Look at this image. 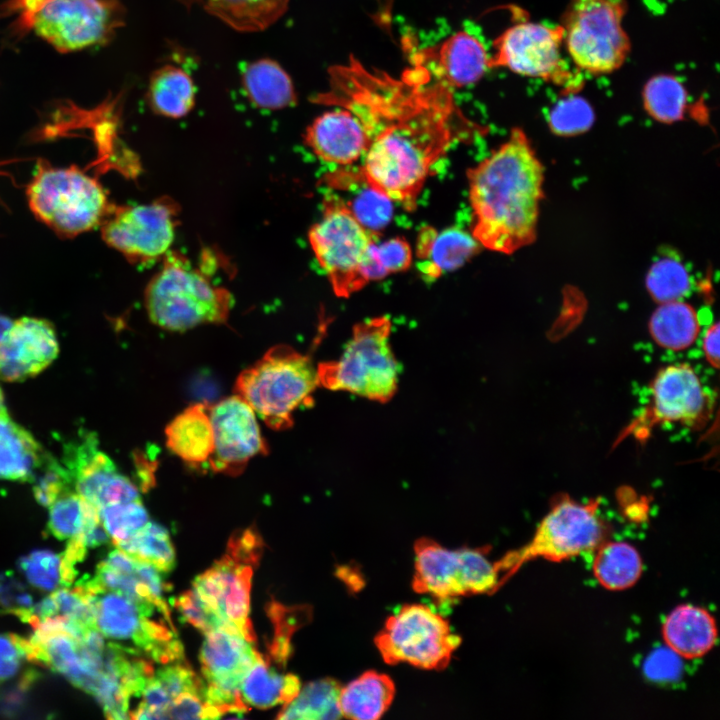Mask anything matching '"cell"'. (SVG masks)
I'll use <instances>...</instances> for the list:
<instances>
[{"instance_id": "6", "label": "cell", "mask_w": 720, "mask_h": 720, "mask_svg": "<svg viewBox=\"0 0 720 720\" xmlns=\"http://www.w3.org/2000/svg\"><path fill=\"white\" fill-rule=\"evenodd\" d=\"M319 266L338 297H349L369 283L368 270L376 232L366 228L344 201L324 200L321 219L309 233Z\"/></svg>"}, {"instance_id": "31", "label": "cell", "mask_w": 720, "mask_h": 720, "mask_svg": "<svg viewBox=\"0 0 720 720\" xmlns=\"http://www.w3.org/2000/svg\"><path fill=\"white\" fill-rule=\"evenodd\" d=\"M649 332L659 346L680 351L696 341L700 324L691 305L675 300L660 303L650 318Z\"/></svg>"}, {"instance_id": "24", "label": "cell", "mask_w": 720, "mask_h": 720, "mask_svg": "<svg viewBox=\"0 0 720 720\" xmlns=\"http://www.w3.org/2000/svg\"><path fill=\"white\" fill-rule=\"evenodd\" d=\"M168 449L186 464L208 462L213 452V430L209 406L196 403L174 417L165 429Z\"/></svg>"}, {"instance_id": "50", "label": "cell", "mask_w": 720, "mask_h": 720, "mask_svg": "<svg viewBox=\"0 0 720 720\" xmlns=\"http://www.w3.org/2000/svg\"><path fill=\"white\" fill-rule=\"evenodd\" d=\"M24 660H28L27 639L0 634V682L12 678Z\"/></svg>"}, {"instance_id": "21", "label": "cell", "mask_w": 720, "mask_h": 720, "mask_svg": "<svg viewBox=\"0 0 720 720\" xmlns=\"http://www.w3.org/2000/svg\"><path fill=\"white\" fill-rule=\"evenodd\" d=\"M58 342L46 320L23 317L12 323L0 341V379L20 381L34 376L57 356Z\"/></svg>"}, {"instance_id": "18", "label": "cell", "mask_w": 720, "mask_h": 720, "mask_svg": "<svg viewBox=\"0 0 720 720\" xmlns=\"http://www.w3.org/2000/svg\"><path fill=\"white\" fill-rule=\"evenodd\" d=\"M213 452L208 460L215 473L240 474L248 462L268 453L255 412L237 394L209 407Z\"/></svg>"}, {"instance_id": "7", "label": "cell", "mask_w": 720, "mask_h": 720, "mask_svg": "<svg viewBox=\"0 0 720 720\" xmlns=\"http://www.w3.org/2000/svg\"><path fill=\"white\" fill-rule=\"evenodd\" d=\"M626 0H569L562 16L564 49L579 71L609 74L626 61L630 38L623 27Z\"/></svg>"}, {"instance_id": "8", "label": "cell", "mask_w": 720, "mask_h": 720, "mask_svg": "<svg viewBox=\"0 0 720 720\" xmlns=\"http://www.w3.org/2000/svg\"><path fill=\"white\" fill-rule=\"evenodd\" d=\"M598 507L596 499L580 503L567 495L556 496L530 542L497 561L500 573L505 572L501 585L533 558L562 561L597 549L608 532Z\"/></svg>"}, {"instance_id": "22", "label": "cell", "mask_w": 720, "mask_h": 720, "mask_svg": "<svg viewBox=\"0 0 720 720\" xmlns=\"http://www.w3.org/2000/svg\"><path fill=\"white\" fill-rule=\"evenodd\" d=\"M305 143L323 161L349 166L364 156L368 137L360 120L351 111L338 107L311 123Z\"/></svg>"}, {"instance_id": "4", "label": "cell", "mask_w": 720, "mask_h": 720, "mask_svg": "<svg viewBox=\"0 0 720 720\" xmlns=\"http://www.w3.org/2000/svg\"><path fill=\"white\" fill-rule=\"evenodd\" d=\"M165 256L161 270L145 291L150 320L170 331L224 323L232 307L231 294L213 285L185 258L176 253Z\"/></svg>"}, {"instance_id": "38", "label": "cell", "mask_w": 720, "mask_h": 720, "mask_svg": "<svg viewBox=\"0 0 720 720\" xmlns=\"http://www.w3.org/2000/svg\"><path fill=\"white\" fill-rule=\"evenodd\" d=\"M687 91L674 76L660 74L649 79L642 92L643 105L655 120L673 123L681 120L687 106Z\"/></svg>"}, {"instance_id": "9", "label": "cell", "mask_w": 720, "mask_h": 720, "mask_svg": "<svg viewBox=\"0 0 720 720\" xmlns=\"http://www.w3.org/2000/svg\"><path fill=\"white\" fill-rule=\"evenodd\" d=\"M27 197L35 216L69 236L93 229L108 211L103 187L72 167L40 169L28 187Z\"/></svg>"}, {"instance_id": "14", "label": "cell", "mask_w": 720, "mask_h": 720, "mask_svg": "<svg viewBox=\"0 0 720 720\" xmlns=\"http://www.w3.org/2000/svg\"><path fill=\"white\" fill-rule=\"evenodd\" d=\"M649 391L648 404L624 429L622 438L632 435L637 440H646L654 428L666 423L698 430L711 419L714 399L687 363L660 368L650 382Z\"/></svg>"}, {"instance_id": "46", "label": "cell", "mask_w": 720, "mask_h": 720, "mask_svg": "<svg viewBox=\"0 0 720 720\" xmlns=\"http://www.w3.org/2000/svg\"><path fill=\"white\" fill-rule=\"evenodd\" d=\"M412 249L402 237L390 238L374 245V258L382 279L407 270L412 263Z\"/></svg>"}, {"instance_id": "34", "label": "cell", "mask_w": 720, "mask_h": 720, "mask_svg": "<svg viewBox=\"0 0 720 720\" xmlns=\"http://www.w3.org/2000/svg\"><path fill=\"white\" fill-rule=\"evenodd\" d=\"M340 683L324 678L306 684L297 696L287 703L278 719L323 720L342 718L339 708Z\"/></svg>"}, {"instance_id": "28", "label": "cell", "mask_w": 720, "mask_h": 720, "mask_svg": "<svg viewBox=\"0 0 720 720\" xmlns=\"http://www.w3.org/2000/svg\"><path fill=\"white\" fill-rule=\"evenodd\" d=\"M300 689L301 683L296 675L278 673L271 666V661L261 654L240 684L244 703L262 709L289 703Z\"/></svg>"}, {"instance_id": "40", "label": "cell", "mask_w": 720, "mask_h": 720, "mask_svg": "<svg viewBox=\"0 0 720 720\" xmlns=\"http://www.w3.org/2000/svg\"><path fill=\"white\" fill-rule=\"evenodd\" d=\"M268 610L274 625L269 660L284 666L292 650L291 636L310 619L311 610L305 606L288 608L274 601L271 602Z\"/></svg>"}, {"instance_id": "47", "label": "cell", "mask_w": 720, "mask_h": 720, "mask_svg": "<svg viewBox=\"0 0 720 720\" xmlns=\"http://www.w3.org/2000/svg\"><path fill=\"white\" fill-rule=\"evenodd\" d=\"M392 201L378 192L367 187V190L357 197L353 206L349 207L357 219L369 230L387 224L391 218Z\"/></svg>"}, {"instance_id": "17", "label": "cell", "mask_w": 720, "mask_h": 720, "mask_svg": "<svg viewBox=\"0 0 720 720\" xmlns=\"http://www.w3.org/2000/svg\"><path fill=\"white\" fill-rule=\"evenodd\" d=\"M174 208L163 201L114 209L102 225L104 241L136 263L165 256L175 235Z\"/></svg>"}, {"instance_id": "29", "label": "cell", "mask_w": 720, "mask_h": 720, "mask_svg": "<svg viewBox=\"0 0 720 720\" xmlns=\"http://www.w3.org/2000/svg\"><path fill=\"white\" fill-rule=\"evenodd\" d=\"M44 455L40 445L8 413L0 416V479L31 480Z\"/></svg>"}, {"instance_id": "10", "label": "cell", "mask_w": 720, "mask_h": 720, "mask_svg": "<svg viewBox=\"0 0 720 720\" xmlns=\"http://www.w3.org/2000/svg\"><path fill=\"white\" fill-rule=\"evenodd\" d=\"M75 587L88 599L94 627L104 637L130 641L161 664L183 660V645L172 621L154 619L159 612L146 610L119 592L99 588L87 577Z\"/></svg>"}, {"instance_id": "12", "label": "cell", "mask_w": 720, "mask_h": 720, "mask_svg": "<svg viewBox=\"0 0 720 720\" xmlns=\"http://www.w3.org/2000/svg\"><path fill=\"white\" fill-rule=\"evenodd\" d=\"M415 565L412 587L417 593L439 600L495 592L501 574L497 562L482 548L451 550L430 538L414 545Z\"/></svg>"}, {"instance_id": "11", "label": "cell", "mask_w": 720, "mask_h": 720, "mask_svg": "<svg viewBox=\"0 0 720 720\" xmlns=\"http://www.w3.org/2000/svg\"><path fill=\"white\" fill-rule=\"evenodd\" d=\"M461 644L449 622L425 604L403 605L387 618L375 645L387 664L407 663L428 669H445Z\"/></svg>"}, {"instance_id": "25", "label": "cell", "mask_w": 720, "mask_h": 720, "mask_svg": "<svg viewBox=\"0 0 720 720\" xmlns=\"http://www.w3.org/2000/svg\"><path fill=\"white\" fill-rule=\"evenodd\" d=\"M395 696L393 680L377 671H365L341 687L339 708L342 717L376 720L388 710Z\"/></svg>"}, {"instance_id": "23", "label": "cell", "mask_w": 720, "mask_h": 720, "mask_svg": "<svg viewBox=\"0 0 720 720\" xmlns=\"http://www.w3.org/2000/svg\"><path fill=\"white\" fill-rule=\"evenodd\" d=\"M662 634L666 646L682 658L704 656L717 640L713 616L703 608L682 605L665 619Z\"/></svg>"}, {"instance_id": "27", "label": "cell", "mask_w": 720, "mask_h": 720, "mask_svg": "<svg viewBox=\"0 0 720 720\" xmlns=\"http://www.w3.org/2000/svg\"><path fill=\"white\" fill-rule=\"evenodd\" d=\"M242 85L257 107L277 110L296 103L290 76L274 60L263 58L249 63L242 73Z\"/></svg>"}, {"instance_id": "52", "label": "cell", "mask_w": 720, "mask_h": 720, "mask_svg": "<svg viewBox=\"0 0 720 720\" xmlns=\"http://www.w3.org/2000/svg\"><path fill=\"white\" fill-rule=\"evenodd\" d=\"M719 323L715 322L705 332L703 352L707 362L715 369L719 367Z\"/></svg>"}, {"instance_id": "3", "label": "cell", "mask_w": 720, "mask_h": 720, "mask_svg": "<svg viewBox=\"0 0 720 720\" xmlns=\"http://www.w3.org/2000/svg\"><path fill=\"white\" fill-rule=\"evenodd\" d=\"M318 385L310 357L278 344L239 374L234 391L269 428L280 431L293 425L299 407L311 404Z\"/></svg>"}, {"instance_id": "33", "label": "cell", "mask_w": 720, "mask_h": 720, "mask_svg": "<svg viewBox=\"0 0 720 720\" xmlns=\"http://www.w3.org/2000/svg\"><path fill=\"white\" fill-rule=\"evenodd\" d=\"M593 573L606 589L624 590L640 578L642 560L638 551L628 543H602L593 561Z\"/></svg>"}, {"instance_id": "54", "label": "cell", "mask_w": 720, "mask_h": 720, "mask_svg": "<svg viewBox=\"0 0 720 720\" xmlns=\"http://www.w3.org/2000/svg\"><path fill=\"white\" fill-rule=\"evenodd\" d=\"M12 323L13 322L9 318L0 315V341L2 340L4 334L10 328Z\"/></svg>"}, {"instance_id": "35", "label": "cell", "mask_w": 720, "mask_h": 720, "mask_svg": "<svg viewBox=\"0 0 720 720\" xmlns=\"http://www.w3.org/2000/svg\"><path fill=\"white\" fill-rule=\"evenodd\" d=\"M181 661L164 664L153 672L142 694L147 706L165 709L175 698L185 693H195L204 697V682Z\"/></svg>"}, {"instance_id": "49", "label": "cell", "mask_w": 720, "mask_h": 720, "mask_svg": "<svg viewBox=\"0 0 720 720\" xmlns=\"http://www.w3.org/2000/svg\"><path fill=\"white\" fill-rule=\"evenodd\" d=\"M645 676L655 682H671L682 672L681 657L669 647L654 650L643 665Z\"/></svg>"}, {"instance_id": "55", "label": "cell", "mask_w": 720, "mask_h": 720, "mask_svg": "<svg viewBox=\"0 0 720 720\" xmlns=\"http://www.w3.org/2000/svg\"><path fill=\"white\" fill-rule=\"evenodd\" d=\"M6 413H7V410H6V407L4 404V396H3L2 390L0 389V416L4 415Z\"/></svg>"}, {"instance_id": "42", "label": "cell", "mask_w": 720, "mask_h": 720, "mask_svg": "<svg viewBox=\"0 0 720 720\" xmlns=\"http://www.w3.org/2000/svg\"><path fill=\"white\" fill-rule=\"evenodd\" d=\"M19 569L27 580L44 591L65 587L62 556L47 550H37L20 559Z\"/></svg>"}, {"instance_id": "48", "label": "cell", "mask_w": 720, "mask_h": 720, "mask_svg": "<svg viewBox=\"0 0 720 720\" xmlns=\"http://www.w3.org/2000/svg\"><path fill=\"white\" fill-rule=\"evenodd\" d=\"M33 597L12 573H0V608L26 622L33 607Z\"/></svg>"}, {"instance_id": "30", "label": "cell", "mask_w": 720, "mask_h": 720, "mask_svg": "<svg viewBox=\"0 0 720 720\" xmlns=\"http://www.w3.org/2000/svg\"><path fill=\"white\" fill-rule=\"evenodd\" d=\"M147 100L154 112L169 118H181L192 110L195 103L193 80L178 66H161L150 77Z\"/></svg>"}, {"instance_id": "41", "label": "cell", "mask_w": 720, "mask_h": 720, "mask_svg": "<svg viewBox=\"0 0 720 720\" xmlns=\"http://www.w3.org/2000/svg\"><path fill=\"white\" fill-rule=\"evenodd\" d=\"M99 518L114 544L126 540L148 521L147 510L140 499L110 504L98 509Z\"/></svg>"}, {"instance_id": "44", "label": "cell", "mask_w": 720, "mask_h": 720, "mask_svg": "<svg viewBox=\"0 0 720 720\" xmlns=\"http://www.w3.org/2000/svg\"><path fill=\"white\" fill-rule=\"evenodd\" d=\"M31 481L34 482L35 498L44 506H50L60 495L74 487L67 469L47 453H44Z\"/></svg>"}, {"instance_id": "16", "label": "cell", "mask_w": 720, "mask_h": 720, "mask_svg": "<svg viewBox=\"0 0 720 720\" xmlns=\"http://www.w3.org/2000/svg\"><path fill=\"white\" fill-rule=\"evenodd\" d=\"M259 558L245 545L229 541L223 557L193 581L198 596L251 643L256 637L249 618L250 589Z\"/></svg>"}, {"instance_id": "53", "label": "cell", "mask_w": 720, "mask_h": 720, "mask_svg": "<svg viewBox=\"0 0 720 720\" xmlns=\"http://www.w3.org/2000/svg\"><path fill=\"white\" fill-rule=\"evenodd\" d=\"M134 462L137 471V477L139 479L140 487L144 491L152 487L154 483V468L152 461H149L145 455L137 451L134 455Z\"/></svg>"}, {"instance_id": "20", "label": "cell", "mask_w": 720, "mask_h": 720, "mask_svg": "<svg viewBox=\"0 0 720 720\" xmlns=\"http://www.w3.org/2000/svg\"><path fill=\"white\" fill-rule=\"evenodd\" d=\"M489 58L477 37L460 31L436 45L417 50L411 63L423 68L434 81L453 90L480 80L490 68Z\"/></svg>"}, {"instance_id": "15", "label": "cell", "mask_w": 720, "mask_h": 720, "mask_svg": "<svg viewBox=\"0 0 720 720\" xmlns=\"http://www.w3.org/2000/svg\"><path fill=\"white\" fill-rule=\"evenodd\" d=\"M32 27L57 50L69 52L109 42L124 23L120 0H42Z\"/></svg>"}, {"instance_id": "39", "label": "cell", "mask_w": 720, "mask_h": 720, "mask_svg": "<svg viewBox=\"0 0 720 720\" xmlns=\"http://www.w3.org/2000/svg\"><path fill=\"white\" fill-rule=\"evenodd\" d=\"M646 286L650 296L659 304L680 300L690 290V276L680 261L662 258L649 269Z\"/></svg>"}, {"instance_id": "19", "label": "cell", "mask_w": 720, "mask_h": 720, "mask_svg": "<svg viewBox=\"0 0 720 720\" xmlns=\"http://www.w3.org/2000/svg\"><path fill=\"white\" fill-rule=\"evenodd\" d=\"M63 461L75 491L98 509L140 499L138 487L118 473L113 461L99 450L93 433L68 444Z\"/></svg>"}, {"instance_id": "43", "label": "cell", "mask_w": 720, "mask_h": 720, "mask_svg": "<svg viewBox=\"0 0 720 720\" xmlns=\"http://www.w3.org/2000/svg\"><path fill=\"white\" fill-rule=\"evenodd\" d=\"M594 121L590 104L579 96L570 95L551 110L549 125L560 136H573L588 130Z\"/></svg>"}, {"instance_id": "5", "label": "cell", "mask_w": 720, "mask_h": 720, "mask_svg": "<svg viewBox=\"0 0 720 720\" xmlns=\"http://www.w3.org/2000/svg\"><path fill=\"white\" fill-rule=\"evenodd\" d=\"M391 321L374 317L354 326L342 355L318 365L319 385L385 402L397 390L399 364L390 346Z\"/></svg>"}, {"instance_id": "2", "label": "cell", "mask_w": 720, "mask_h": 720, "mask_svg": "<svg viewBox=\"0 0 720 720\" xmlns=\"http://www.w3.org/2000/svg\"><path fill=\"white\" fill-rule=\"evenodd\" d=\"M472 236L484 248L512 254L536 238L544 167L527 135L509 138L467 170Z\"/></svg>"}, {"instance_id": "13", "label": "cell", "mask_w": 720, "mask_h": 720, "mask_svg": "<svg viewBox=\"0 0 720 720\" xmlns=\"http://www.w3.org/2000/svg\"><path fill=\"white\" fill-rule=\"evenodd\" d=\"M564 32L561 25L520 22L503 31L493 41L490 68L505 67L531 78L542 79L575 93L582 83L563 56Z\"/></svg>"}, {"instance_id": "45", "label": "cell", "mask_w": 720, "mask_h": 720, "mask_svg": "<svg viewBox=\"0 0 720 720\" xmlns=\"http://www.w3.org/2000/svg\"><path fill=\"white\" fill-rule=\"evenodd\" d=\"M173 605L177 608L185 622L191 624L205 634L218 628H235L216 614L198 596L194 589L186 591L175 598Z\"/></svg>"}, {"instance_id": "37", "label": "cell", "mask_w": 720, "mask_h": 720, "mask_svg": "<svg viewBox=\"0 0 720 720\" xmlns=\"http://www.w3.org/2000/svg\"><path fill=\"white\" fill-rule=\"evenodd\" d=\"M129 556L152 564L160 572L167 573L175 566V550L166 528L147 522L126 540L115 544Z\"/></svg>"}, {"instance_id": "36", "label": "cell", "mask_w": 720, "mask_h": 720, "mask_svg": "<svg viewBox=\"0 0 720 720\" xmlns=\"http://www.w3.org/2000/svg\"><path fill=\"white\" fill-rule=\"evenodd\" d=\"M49 507L48 529L59 539H73L101 523L98 508L73 490L60 495Z\"/></svg>"}, {"instance_id": "1", "label": "cell", "mask_w": 720, "mask_h": 720, "mask_svg": "<svg viewBox=\"0 0 720 720\" xmlns=\"http://www.w3.org/2000/svg\"><path fill=\"white\" fill-rule=\"evenodd\" d=\"M316 103L351 111L368 137L355 180L413 211L432 168L451 146L479 130L457 106L453 90L412 65L399 78L367 69L354 57L330 67Z\"/></svg>"}, {"instance_id": "32", "label": "cell", "mask_w": 720, "mask_h": 720, "mask_svg": "<svg viewBox=\"0 0 720 720\" xmlns=\"http://www.w3.org/2000/svg\"><path fill=\"white\" fill-rule=\"evenodd\" d=\"M476 239L457 227L436 232L426 257L419 261L420 272L429 279H437L466 263L480 248Z\"/></svg>"}, {"instance_id": "26", "label": "cell", "mask_w": 720, "mask_h": 720, "mask_svg": "<svg viewBox=\"0 0 720 720\" xmlns=\"http://www.w3.org/2000/svg\"><path fill=\"white\" fill-rule=\"evenodd\" d=\"M199 4L210 15L239 32H259L278 21L289 0H179Z\"/></svg>"}, {"instance_id": "51", "label": "cell", "mask_w": 720, "mask_h": 720, "mask_svg": "<svg viewBox=\"0 0 720 720\" xmlns=\"http://www.w3.org/2000/svg\"><path fill=\"white\" fill-rule=\"evenodd\" d=\"M204 697L185 693L175 698L161 714V719H205Z\"/></svg>"}]
</instances>
